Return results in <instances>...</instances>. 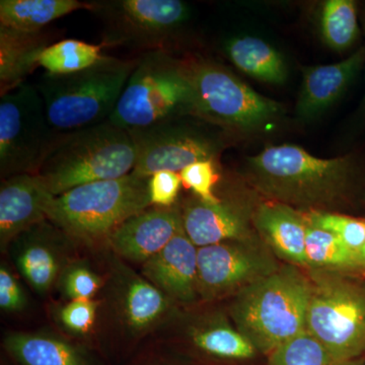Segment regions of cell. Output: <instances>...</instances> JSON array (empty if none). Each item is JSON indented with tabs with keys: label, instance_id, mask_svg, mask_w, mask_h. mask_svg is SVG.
<instances>
[{
	"label": "cell",
	"instance_id": "1",
	"mask_svg": "<svg viewBox=\"0 0 365 365\" xmlns=\"http://www.w3.org/2000/svg\"><path fill=\"white\" fill-rule=\"evenodd\" d=\"M136 160L130 132L106 121L52 137L34 175L58 196L88 182L127 176Z\"/></svg>",
	"mask_w": 365,
	"mask_h": 365
},
{
	"label": "cell",
	"instance_id": "2",
	"mask_svg": "<svg viewBox=\"0 0 365 365\" xmlns=\"http://www.w3.org/2000/svg\"><path fill=\"white\" fill-rule=\"evenodd\" d=\"M136 62L105 56L71 74L46 72L37 88L51 131L66 133L109 121Z\"/></svg>",
	"mask_w": 365,
	"mask_h": 365
},
{
	"label": "cell",
	"instance_id": "3",
	"mask_svg": "<svg viewBox=\"0 0 365 365\" xmlns=\"http://www.w3.org/2000/svg\"><path fill=\"white\" fill-rule=\"evenodd\" d=\"M312 283L292 268L242 288L232 307L240 332L270 354L306 330Z\"/></svg>",
	"mask_w": 365,
	"mask_h": 365
},
{
	"label": "cell",
	"instance_id": "4",
	"mask_svg": "<svg viewBox=\"0 0 365 365\" xmlns=\"http://www.w3.org/2000/svg\"><path fill=\"white\" fill-rule=\"evenodd\" d=\"M148 179L131 173L76 187L52 197L47 220L67 237L85 242L107 240L125 220L151 206Z\"/></svg>",
	"mask_w": 365,
	"mask_h": 365
},
{
	"label": "cell",
	"instance_id": "5",
	"mask_svg": "<svg viewBox=\"0 0 365 365\" xmlns=\"http://www.w3.org/2000/svg\"><path fill=\"white\" fill-rule=\"evenodd\" d=\"M193 111L191 67L165 50H150L136 62L109 121L134 131Z\"/></svg>",
	"mask_w": 365,
	"mask_h": 365
},
{
	"label": "cell",
	"instance_id": "6",
	"mask_svg": "<svg viewBox=\"0 0 365 365\" xmlns=\"http://www.w3.org/2000/svg\"><path fill=\"white\" fill-rule=\"evenodd\" d=\"M264 189L287 200L309 202L336 195L351 173V158H319L299 146H270L249 158Z\"/></svg>",
	"mask_w": 365,
	"mask_h": 365
},
{
	"label": "cell",
	"instance_id": "7",
	"mask_svg": "<svg viewBox=\"0 0 365 365\" xmlns=\"http://www.w3.org/2000/svg\"><path fill=\"white\" fill-rule=\"evenodd\" d=\"M306 331L343 360L365 353V288L339 278L312 283Z\"/></svg>",
	"mask_w": 365,
	"mask_h": 365
},
{
	"label": "cell",
	"instance_id": "8",
	"mask_svg": "<svg viewBox=\"0 0 365 365\" xmlns=\"http://www.w3.org/2000/svg\"><path fill=\"white\" fill-rule=\"evenodd\" d=\"M193 115L209 123L237 129L257 128L277 116L281 105L263 97L216 64L191 67Z\"/></svg>",
	"mask_w": 365,
	"mask_h": 365
},
{
	"label": "cell",
	"instance_id": "9",
	"mask_svg": "<svg viewBox=\"0 0 365 365\" xmlns=\"http://www.w3.org/2000/svg\"><path fill=\"white\" fill-rule=\"evenodd\" d=\"M44 101L37 86L23 83L0 98V174L2 179L35 174L51 140Z\"/></svg>",
	"mask_w": 365,
	"mask_h": 365
},
{
	"label": "cell",
	"instance_id": "10",
	"mask_svg": "<svg viewBox=\"0 0 365 365\" xmlns=\"http://www.w3.org/2000/svg\"><path fill=\"white\" fill-rule=\"evenodd\" d=\"M93 11L103 13L109 21V41L118 44L145 46L163 50L188 21V4L180 0H119L93 4Z\"/></svg>",
	"mask_w": 365,
	"mask_h": 365
},
{
	"label": "cell",
	"instance_id": "11",
	"mask_svg": "<svg viewBox=\"0 0 365 365\" xmlns=\"http://www.w3.org/2000/svg\"><path fill=\"white\" fill-rule=\"evenodd\" d=\"M178 118L129 131L137 148L133 174L150 178L160 170L181 172L193 163L215 160L220 150L218 141L178 123Z\"/></svg>",
	"mask_w": 365,
	"mask_h": 365
},
{
	"label": "cell",
	"instance_id": "12",
	"mask_svg": "<svg viewBox=\"0 0 365 365\" xmlns=\"http://www.w3.org/2000/svg\"><path fill=\"white\" fill-rule=\"evenodd\" d=\"M197 259L199 294L206 299L242 289L270 274L260 257L228 242L198 248Z\"/></svg>",
	"mask_w": 365,
	"mask_h": 365
},
{
	"label": "cell",
	"instance_id": "13",
	"mask_svg": "<svg viewBox=\"0 0 365 365\" xmlns=\"http://www.w3.org/2000/svg\"><path fill=\"white\" fill-rule=\"evenodd\" d=\"M182 230V215L177 209L153 206L125 220L107 241L119 256L145 263Z\"/></svg>",
	"mask_w": 365,
	"mask_h": 365
},
{
	"label": "cell",
	"instance_id": "14",
	"mask_svg": "<svg viewBox=\"0 0 365 365\" xmlns=\"http://www.w3.org/2000/svg\"><path fill=\"white\" fill-rule=\"evenodd\" d=\"M52 197L36 175H14L2 180L0 187L2 250L31 227L47 220L48 204Z\"/></svg>",
	"mask_w": 365,
	"mask_h": 365
},
{
	"label": "cell",
	"instance_id": "15",
	"mask_svg": "<svg viewBox=\"0 0 365 365\" xmlns=\"http://www.w3.org/2000/svg\"><path fill=\"white\" fill-rule=\"evenodd\" d=\"M198 248L184 230L160 252L143 263V274L170 300L191 302L199 294Z\"/></svg>",
	"mask_w": 365,
	"mask_h": 365
},
{
	"label": "cell",
	"instance_id": "16",
	"mask_svg": "<svg viewBox=\"0 0 365 365\" xmlns=\"http://www.w3.org/2000/svg\"><path fill=\"white\" fill-rule=\"evenodd\" d=\"M55 228L53 223L45 220L14 240L19 248L16 254V266L26 282L40 294L49 292L66 268H62Z\"/></svg>",
	"mask_w": 365,
	"mask_h": 365
},
{
	"label": "cell",
	"instance_id": "17",
	"mask_svg": "<svg viewBox=\"0 0 365 365\" xmlns=\"http://www.w3.org/2000/svg\"><path fill=\"white\" fill-rule=\"evenodd\" d=\"M364 64L365 47H361L338 63L304 68L297 114L307 119L330 107L351 85Z\"/></svg>",
	"mask_w": 365,
	"mask_h": 365
},
{
	"label": "cell",
	"instance_id": "18",
	"mask_svg": "<svg viewBox=\"0 0 365 365\" xmlns=\"http://www.w3.org/2000/svg\"><path fill=\"white\" fill-rule=\"evenodd\" d=\"M185 234L197 248L228 241H242L248 235L246 223L237 212L222 202L192 201L182 210Z\"/></svg>",
	"mask_w": 365,
	"mask_h": 365
},
{
	"label": "cell",
	"instance_id": "19",
	"mask_svg": "<svg viewBox=\"0 0 365 365\" xmlns=\"http://www.w3.org/2000/svg\"><path fill=\"white\" fill-rule=\"evenodd\" d=\"M121 273L119 294L121 318L132 333H145L167 317L172 300L146 278L127 269Z\"/></svg>",
	"mask_w": 365,
	"mask_h": 365
},
{
	"label": "cell",
	"instance_id": "20",
	"mask_svg": "<svg viewBox=\"0 0 365 365\" xmlns=\"http://www.w3.org/2000/svg\"><path fill=\"white\" fill-rule=\"evenodd\" d=\"M45 35L0 26V93L6 95L23 83L39 66V57L47 47Z\"/></svg>",
	"mask_w": 365,
	"mask_h": 365
},
{
	"label": "cell",
	"instance_id": "21",
	"mask_svg": "<svg viewBox=\"0 0 365 365\" xmlns=\"http://www.w3.org/2000/svg\"><path fill=\"white\" fill-rule=\"evenodd\" d=\"M257 227L281 258L307 265L306 222L287 206H261L256 215Z\"/></svg>",
	"mask_w": 365,
	"mask_h": 365
},
{
	"label": "cell",
	"instance_id": "22",
	"mask_svg": "<svg viewBox=\"0 0 365 365\" xmlns=\"http://www.w3.org/2000/svg\"><path fill=\"white\" fill-rule=\"evenodd\" d=\"M4 346L20 365H90L78 347L46 334L11 333Z\"/></svg>",
	"mask_w": 365,
	"mask_h": 365
},
{
	"label": "cell",
	"instance_id": "23",
	"mask_svg": "<svg viewBox=\"0 0 365 365\" xmlns=\"http://www.w3.org/2000/svg\"><path fill=\"white\" fill-rule=\"evenodd\" d=\"M78 9H93V4L78 0H1L0 26L38 33L53 21Z\"/></svg>",
	"mask_w": 365,
	"mask_h": 365
},
{
	"label": "cell",
	"instance_id": "24",
	"mask_svg": "<svg viewBox=\"0 0 365 365\" xmlns=\"http://www.w3.org/2000/svg\"><path fill=\"white\" fill-rule=\"evenodd\" d=\"M225 52L237 68L258 81L282 83L287 78V67L279 52L259 38H232L225 44Z\"/></svg>",
	"mask_w": 365,
	"mask_h": 365
},
{
	"label": "cell",
	"instance_id": "25",
	"mask_svg": "<svg viewBox=\"0 0 365 365\" xmlns=\"http://www.w3.org/2000/svg\"><path fill=\"white\" fill-rule=\"evenodd\" d=\"M192 341L201 351L222 359H249L256 354V346L247 336L222 323L198 327Z\"/></svg>",
	"mask_w": 365,
	"mask_h": 365
},
{
	"label": "cell",
	"instance_id": "26",
	"mask_svg": "<svg viewBox=\"0 0 365 365\" xmlns=\"http://www.w3.org/2000/svg\"><path fill=\"white\" fill-rule=\"evenodd\" d=\"M103 46L67 39L47 46L39 57V66L48 73L71 74L95 66L104 57Z\"/></svg>",
	"mask_w": 365,
	"mask_h": 365
},
{
	"label": "cell",
	"instance_id": "27",
	"mask_svg": "<svg viewBox=\"0 0 365 365\" xmlns=\"http://www.w3.org/2000/svg\"><path fill=\"white\" fill-rule=\"evenodd\" d=\"M322 33L336 51L350 49L359 38V11L353 0H328L322 11Z\"/></svg>",
	"mask_w": 365,
	"mask_h": 365
},
{
	"label": "cell",
	"instance_id": "28",
	"mask_svg": "<svg viewBox=\"0 0 365 365\" xmlns=\"http://www.w3.org/2000/svg\"><path fill=\"white\" fill-rule=\"evenodd\" d=\"M269 365H365V359H338L304 330L271 352Z\"/></svg>",
	"mask_w": 365,
	"mask_h": 365
},
{
	"label": "cell",
	"instance_id": "29",
	"mask_svg": "<svg viewBox=\"0 0 365 365\" xmlns=\"http://www.w3.org/2000/svg\"><path fill=\"white\" fill-rule=\"evenodd\" d=\"M307 265L329 269L360 268L357 254L335 235L307 225Z\"/></svg>",
	"mask_w": 365,
	"mask_h": 365
},
{
	"label": "cell",
	"instance_id": "30",
	"mask_svg": "<svg viewBox=\"0 0 365 365\" xmlns=\"http://www.w3.org/2000/svg\"><path fill=\"white\" fill-rule=\"evenodd\" d=\"M311 227L321 228L339 237L354 253L365 245V220L334 213L313 212L307 220Z\"/></svg>",
	"mask_w": 365,
	"mask_h": 365
},
{
	"label": "cell",
	"instance_id": "31",
	"mask_svg": "<svg viewBox=\"0 0 365 365\" xmlns=\"http://www.w3.org/2000/svg\"><path fill=\"white\" fill-rule=\"evenodd\" d=\"M62 292L69 300L93 299L102 287V279L85 264L66 266L59 277Z\"/></svg>",
	"mask_w": 365,
	"mask_h": 365
},
{
	"label": "cell",
	"instance_id": "32",
	"mask_svg": "<svg viewBox=\"0 0 365 365\" xmlns=\"http://www.w3.org/2000/svg\"><path fill=\"white\" fill-rule=\"evenodd\" d=\"M180 176L182 182L203 202H222L213 193V188L218 179L215 160H202L190 165L180 172Z\"/></svg>",
	"mask_w": 365,
	"mask_h": 365
},
{
	"label": "cell",
	"instance_id": "33",
	"mask_svg": "<svg viewBox=\"0 0 365 365\" xmlns=\"http://www.w3.org/2000/svg\"><path fill=\"white\" fill-rule=\"evenodd\" d=\"M97 313L98 302L93 299L69 300L59 309L58 319L69 333L85 336L95 325Z\"/></svg>",
	"mask_w": 365,
	"mask_h": 365
},
{
	"label": "cell",
	"instance_id": "34",
	"mask_svg": "<svg viewBox=\"0 0 365 365\" xmlns=\"http://www.w3.org/2000/svg\"><path fill=\"white\" fill-rule=\"evenodd\" d=\"M180 174L173 170H160L148 179V192L151 206L172 207L181 189Z\"/></svg>",
	"mask_w": 365,
	"mask_h": 365
},
{
	"label": "cell",
	"instance_id": "35",
	"mask_svg": "<svg viewBox=\"0 0 365 365\" xmlns=\"http://www.w3.org/2000/svg\"><path fill=\"white\" fill-rule=\"evenodd\" d=\"M26 304V295L20 283L2 264L0 267V307L6 312H19Z\"/></svg>",
	"mask_w": 365,
	"mask_h": 365
},
{
	"label": "cell",
	"instance_id": "36",
	"mask_svg": "<svg viewBox=\"0 0 365 365\" xmlns=\"http://www.w3.org/2000/svg\"><path fill=\"white\" fill-rule=\"evenodd\" d=\"M357 259H359V267L365 268V245L364 248L357 253Z\"/></svg>",
	"mask_w": 365,
	"mask_h": 365
},
{
	"label": "cell",
	"instance_id": "37",
	"mask_svg": "<svg viewBox=\"0 0 365 365\" xmlns=\"http://www.w3.org/2000/svg\"><path fill=\"white\" fill-rule=\"evenodd\" d=\"M364 103H365V98H364Z\"/></svg>",
	"mask_w": 365,
	"mask_h": 365
}]
</instances>
